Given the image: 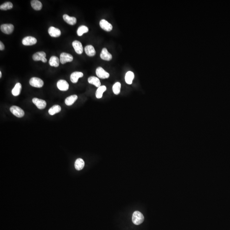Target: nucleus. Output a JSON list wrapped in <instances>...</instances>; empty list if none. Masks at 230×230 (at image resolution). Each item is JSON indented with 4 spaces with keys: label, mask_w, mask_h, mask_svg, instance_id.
Here are the masks:
<instances>
[{
    "label": "nucleus",
    "mask_w": 230,
    "mask_h": 230,
    "mask_svg": "<svg viewBox=\"0 0 230 230\" xmlns=\"http://www.w3.org/2000/svg\"><path fill=\"white\" fill-rule=\"evenodd\" d=\"M78 99V96L76 95H72L67 97L65 100V103L67 106H71L75 103Z\"/></svg>",
    "instance_id": "nucleus-19"
},
{
    "label": "nucleus",
    "mask_w": 230,
    "mask_h": 230,
    "mask_svg": "<svg viewBox=\"0 0 230 230\" xmlns=\"http://www.w3.org/2000/svg\"><path fill=\"white\" fill-rule=\"evenodd\" d=\"M100 57L101 59L105 61H109L112 58V56L108 51L106 48H104L102 49L100 54Z\"/></svg>",
    "instance_id": "nucleus-13"
},
{
    "label": "nucleus",
    "mask_w": 230,
    "mask_h": 230,
    "mask_svg": "<svg viewBox=\"0 0 230 230\" xmlns=\"http://www.w3.org/2000/svg\"><path fill=\"white\" fill-rule=\"evenodd\" d=\"M61 110V107L59 105H55L49 109L48 112L49 115H53L60 112Z\"/></svg>",
    "instance_id": "nucleus-26"
},
{
    "label": "nucleus",
    "mask_w": 230,
    "mask_h": 230,
    "mask_svg": "<svg viewBox=\"0 0 230 230\" xmlns=\"http://www.w3.org/2000/svg\"><path fill=\"white\" fill-rule=\"evenodd\" d=\"M13 4L10 2H6L0 6V9L2 10H7L12 9Z\"/></svg>",
    "instance_id": "nucleus-28"
},
{
    "label": "nucleus",
    "mask_w": 230,
    "mask_h": 230,
    "mask_svg": "<svg viewBox=\"0 0 230 230\" xmlns=\"http://www.w3.org/2000/svg\"><path fill=\"white\" fill-rule=\"evenodd\" d=\"M88 31L89 29L87 26L85 25L81 26L78 29L77 33L79 36H82L84 33H88Z\"/></svg>",
    "instance_id": "nucleus-27"
},
{
    "label": "nucleus",
    "mask_w": 230,
    "mask_h": 230,
    "mask_svg": "<svg viewBox=\"0 0 230 230\" xmlns=\"http://www.w3.org/2000/svg\"><path fill=\"white\" fill-rule=\"evenodd\" d=\"M1 31L6 34H10L13 32L14 26L12 24H4L1 26Z\"/></svg>",
    "instance_id": "nucleus-7"
},
{
    "label": "nucleus",
    "mask_w": 230,
    "mask_h": 230,
    "mask_svg": "<svg viewBox=\"0 0 230 230\" xmlns=\"http://www.w3.org/2000/svg\"><path fill=\"white\" fill-rule=\"evenodd\" d=\"M85 50L86 54L88 56H93L96 55V50L92 45H89L85 47Z\"/></svg>",
    "instance_id": "nucleus-17"
},
{
    "label": "nucleus",
    "mask_w": 230,
    "mask_h": 230,
    "mask_svg": "<svg viewBox=\"0 0 230 230\" xmlns=\"http://www.w3.org/2000/svg\"><path fill=\"white\" fill-rule=\"evenodd\" d=\"M63 18L64 21L69 24L74 25L76 23L77 19L75 17H70L67 15L65 14L63 15Z\"/></svg>",
    "instance_id": "nucleus-16"
},
{
    "label": "nucleus",
    "mask_w": 230,
    "mask_h": 230,
    "mask_svg": "<svg viewBox=\"0 0 230 230\" xmlns=\"http://www.w3.org/2000/svg\"><path fill=\"white\" fill-rule=\"evenodd\" d=\"M144 220L143 215L139 211H135L133 213L132 216V222L135 224L139 225L142 224Z\"/></svg>",
    "instance_id": "nucleus-1"
},
{
    "label": "nucleus",
    "mask_w": 230,
    "mask_h": 230,
    "mask_svg": "<svg viewBox=\"0 0 230 230\" xmlns=\"http://www.w3.org/2000/svg\"><path fill=\"white\" fill-rule=\"evenodd\" d=\"M107 88L106 86L103 85L101 86L97 89L96 92V96L97 99H101L102 98L104 92L106 91Z\"/></svg>",
    "instance_id": "nucleus-24"
},
{
    "label": "nucleus",
    "mask_w": 230,
    "mask_h": 230,
    "mask_svg": "<svg viewBox=\"0 0 230 230\" xmlns=\"http://www.w3.org/2000/svg\"><path fill=\"white\" fill-rule=\"evenodd\" d=\"M33 103L35 104V106L40 110L44 109L47 106V103L46 101L41 99L34 98L32 100Z\"/></svg>",
    "instance_id": "nucleus-8"
},
{
    "label": "nucleus",
    "mask_w": 230,
    "mask_h": 230,
    "mask_svg": "<svg viewBox=\"0 0 230 230\" xmlns=\"http://www.w3.org/2000/svg\"><path fill=\"white\" fill-rule=\"evenodd\" d=\"M88 81L90 84L94 85L97 88L100 87V81L99 78L95 76H90L88 79Z\"/></svg>",
    "instance_id": "nucleus-18"
},
{
    "label": "nucleus",
    "mask_w": 230,
    "mask_h": 230,
    "mask_svg": "<svg viewBox=\"0 0 230 230\" xmlns=\"http://www.w3.org/2000/svg\"><path fill=\"white\" fill-rule=\"evenodd\" d=\"M100 26L104 31L110 32L113 29V26L111 24L109 23L108 21L104 19L101 20L99 23Z\"/></svg>",
    "instance_id": "nucleus-11"
},
{
    "label": "nucleus",
    "mask_w": 230,
    "mask_h": 230,
    "mask_svg": "<svg viewBox=\"0 0 230 230\" xmlns=\"http://www.w3.org/2000/svg\"><path fill=\"white\" fill-rule=\"evenodd\" d=\"M22 89V86L21 83H17L15 86L14 88L12 90V93L14 96H18L20 95Z\"/></svg>",
    "instance_id": "nucleus-22"
},
{
    "label": "nucleus",
    "mask_w": 230,
    "mask_h": 230,
    "mask_svg": "<svg viewBox=\"0 0 230 230\" xmlns=\"http://www.w3.org/2000/svg\"><path fill=\"white\" fill-rule=\"evenodd\" d=\"M48 33L49 35L53 37H58L61 35L60 30L54 26L49 27L48 30Z\"/></svg>",
    "instance_id": "nucleus-14"
},
{
    "label": "nucleus",
    "mask_w": 230,
    "mask_h": 230,
    "mask_svg": "<svg viewBox=\"0 0 230 230\" xmlns=\"http://www.w3.org/2000/svg\"><path fill=\"white\" fill-rule=\"evenodd\" d=\"M2 77V73L1 71H0V78H1Z\"/></svg>",
    "instance_id": "nucleus-31"
},
{
    "label": "nucleus",
    "mask_w": 230,
    "mask_h": 230,
    "mask_svg": "<svg viewBox=\"0 0 230 230\" xmlns=\"http://www.w3.org/2000/svg\"><path fill=\"white\" fill-rule=\"evenodd\" d=\"M96 74L97 76L101 79H108L110 76V74L101 67H98L96 69Z\"/></svg>",
    "instance_id": "nucleus-6"
},
{
    "label": "nucleus",
    "mask_w": 230,
    "mask_h": 230,
    "mask_svg": "<svg viewBox=\"0 0 230 230\" xmlns=\"http://www.w3.org/2000/svg\"><path fill=\"white\" fill-rule=\"evenodd\" d=\"M37 39L32 36H27L23 38L22 43L25 46H31L37 43Z\"/></svg>",
    "instance_id": "nucleus-9"
},
{
    "label": "nucleus",
    "mask_w": 230,
    "mask_h": 230,
    "mask_svg": "<svg viewBox=\"0 0 230 230\" xmlns=\"http://www.w3.org/2000/svg\"><path fill=\"white\" fill-rule=\"evenodd\" d=\"M134 78V74L133 72L130 71L126 73L125 76V80L127 84L128 85H131Z\"/></svg>",
    "instance_id": "nucleus-20"
},
{
    "label": "nucleus",
    "mask_w": 230,
    "mask_h": 230,
    "mask_svg": "<svg viewBox=\"0 0 230 230\" xmlns=\"http://www.w3.org/2000/svg\"><path fill=\"white\" fill-rule=\"evenodd\" d=\"M4 48H5V46H4L3 43L1 42H0V50H3Z\"/></svg>",
    "instance_id": "nucleus-30"
},
{
    "label": "nucleus",
    "mask_w": 230,
    "mask_h": 230,
    "mask_svg": "<svg viewBox=\"0 0 230 230\" xmlns=\"http://www.w3.org/2000/svg\"><path fill=\"white\" fill-rule=\"evenodd\" d=\"M49 64L52 67H58L59 65V58L56 56H52L49 59Z\"/></svg>",
    "instance_id": "nucleus-25"
},
{
    "label": "nucleus",
    "mask_w": 230,
    "mask_h": 230,
    "mask_svg": "<svg viewBox=\"0 0 230 230\" xmlns=\"http://www.w3.org/2000/svg\"><path fill=\"white\" fill-rule=\"evenodd\" d=\"M31 4L32 7L35 10H40L42 7V3L38 0L31 1Z\"/></svg>",
    "instance_id": "nucleus-23"
},
{
    "label": "nucleus",
    "mask_w": 230,
    "mask_h": 230,
    "mask_svg": "<svg viewBox=\"0 0 230 230\" xmlns=\"http://www.w3.org/2000/svg\"><path fill=\"white\" fill-rule=\"evenodd\" d=\"M46 54L43 51L38 52L35 53L33 56V58L35 61H42L44 63L47 61V59L46 58Z\"/></svg>",
    "instance_id": "nucleus-4"
},
{
    "label": "nucleus",
    "mask_w": 230,
    "mask_h": 230,
    "mask_svg": "<svg viewBox=\"0 0 230 230\" xmlns=\"http://www.w3.org/2000/svg\"><path fill=\"white\" fill-rule=\"evenodd\" d=\"M73 56L70 54L66 53H61L60 55V61L62 64H65L67 62H71L73 61Z\"/></svg>",
    "instance_id": "nucleus-5"
},
{
    "label": "nucleus",
    "mask_w": 230,
    "mask_h": 230,
    "mask_svg": "<svg viewBox=\"0 0 230 230\" xmlns=\"http://www.w3.org/2000/svg\"><path fill=\"white\" fill-rule=\"evenodd\" d=\"M57 86L59 90L61 91H67L69 89V85L65 80H60L58 81Z\"/></svg>",
    "instance_id": "nucleus-10"
},
{
    "label": "nucleus",
    "mask_w": 230,
    "mask_h": 230,
    "mask_svg": "<svg viewBox=\"0 0 230 230\" xmlns=\"http://www.w3.org/2000/svg\"><path fill=\"white\" fill-rule=\"evenodd\" d=\"M85 162L81 158H79L76 160L75 163V167L76 170H80L84 168L85 166Z\"/></svg>",
    "instance_id": "nucleus-21"
},
{
    "label": "nucleus",
    "mask_w": 230,
    "mask_h": 230,
    "mask_svg": "<svg viewBox=\"0 0 230 230\" xmlns=\"http://www.w3.org/2000/svg\"><path fill=\"white\" fill-rule=\"evenodd\" d=\"M30 84L31 86L35 88H41L44 86V81L41 79L37 77H33L30 80Z\"/></svg>",
    "instance_id": "nucleus-3"
},
{
    "label": "nucleus",
    "mask_w": 230,
    "mask_h": 230,
    "mask_svg": "<svg viewBox=\"0 0 230 230\" xmlns=\"http://www.w3.org/2000/svg\"><path fill=\"white\" fill-rule=\"evenodd\" d=\"M73 48L78 54H81L83 52V47L82 44L78 41H75L72 43Z\"/></svg>",
    "instance_id": "nucleus-12"
},
{
    "label": "nucleus",
    "mask_w": 230,
    "mask_h": 230,
    "mask_svg": "<svg viewBox=\"0 0 230 230\" xmlns=\"http://www.w3.org/2000/svg\"><path fill=\"white\" fill-rule=\"evenodd\" d=\"M84 74L82 72H73L70 76V80L73 83H76L78 81L79 78H82Z\"/></svg>",
    "instance_id": "nucleus-15"
},
{
    "label": "nucleus",
    "mask_w": 230,
    "mask_h": 230,
    "mask_svg": "<svg viewBox=\"0 0 230 230\" xmlns=\"http://www.w3.org/2000/svg\"><path fill=\"white\" fill-rule=\"evenodd\" d=\"M10 111L14 115L18 118H22L24 116V111L18 106H12L10 108Z\"/></svg>",
    "instance_id": "nucleus-2"
},
{
    "label": "nucleus",
    "mask_w": 230,
    "mask_h": 230,
    "mask_svg": "<svg viewBox=\"0 0 230 230\" xmlns=\"http://www.w3.org/2000/svg\"><path fill=\"white\" fill-rule=\"evenodd\" d=\"M121 85L120 82H116L113 87V91L115 95H118L120 94L121 91Z\"/></svg>",
    "instance_id": "nucleus-29"
}]
</instances>
